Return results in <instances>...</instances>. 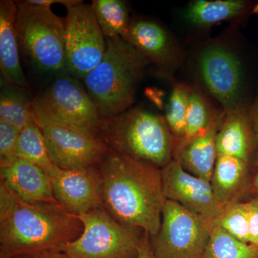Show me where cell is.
Returning <instances> with one entry per match:
<instances>
[{
  "label": "cell",
  "instance_id": "cell-4",
  "mask_svg": "<svg viewBox=\"0 0 258 258\" xmlns=\"http://www.w3.org/2000/svg\"><path fill=\"white\" fill-rule=\"evenodd\" d=\"M100 137L112 150L160 169L173 160L176 139L165 118L143 108L102 119Z\"/></svg>",
  "mask_w": 258,
  "mask_h": 258
},
{
  "label": "cell",
  "instance_id": "cell-3",
  "mask_svg": "<svg viewBox=\"0 0 258 258\" xmlns=\"http://www.w3.org/2000/svg\"><path fill=\"white\" fill-rule=\"evenodd\" d=\"M106 50L99 64L83 80L101 119L130 109L139 83L150 61L122 37L106 39Z\"/></svg>",
  "mask_w": 258,
  "mask_h": 258
},
{
  "label": "cell",
  "instance_id": "cell-26",
  "mask_svg": "<svg viewBox=\"0 0 258 258\" xmlns=\"http://www.w3.org/2000/svg\"><path fill=\"white\" fill-rule=\"evenodd\" d=\"M191 88L185 83L176 84L166 108L164 118L176 140L186 137V115Z\"/></svg>",
  "mask_w": 258,
  "mask_h": 258
},
{
  "label": "cell",
  "instance_id": "cell-7",
  "mask_svg": "<svg viewBox=\"0 0 258 258\" xmlns=\"http://www.w3.org/2000/svg\"><path fill=\"white\" fill-rule=\"evenodd\" d=\"M79 81L66 71L55 75L50 86L32 99L34 115L100 137L101 116Z\"/></svg>",
  "mask_w": 258,
  "mask_h": 258
},
{
  "label": "cell",
  "instance_id": "cell-8",
  "mask_svg": "<svg viewBox=\"0 0 258 258\" xmlns=\"http://www.w3.org/2000/svg\"><path fill=\"white\" fill-rule=\"evenodd\" d=\"M215 220L189 211L179 204L166 200L157 235L150 236L157 258H203Z\"/></svg>",
  "mask_w": 258,
  "mask_h": 258
},
{
  "label": "cell",
  "instance_id": "cell-12",
  "mask_svg": "<svg viewBox=\"0 0 258 258\" xmlns=\"http://www.w3.org/2000/svg\"><path fill=\"white\" fill-rule=\"evenodd\" d=\"M161 178L166 200L193 213L215 220L225 208L217 200L210 181L185 171L174 159L161 169Z\"/></svg>",
  "mask_w": 258,
  "mask_h": 258
},
{
  "label": "cell",
  "instance_id": "cell-14",
  "mask_svg": "<svg viewBox=\"0 0 258 258\" xmlns=\"http://www.w3.org/2000/svg\"><path fill=\"white\" fill-rule=\"evenodd\" d=\"M47 176L56 201L71 213L79 216L102 208L98 181L93 169L66 170L55 165Z\"/></svg>",
  "mask_w": 258,
  "mask_h": 258
},
{
  "label": "cell",
  "instance_id": "cell-20",
  "mask_svg": "<svg viewBox=\"0 0 258 258\" xmlns=\"http://www.w3.org/2000/svg\"><path fill=\"white\" fill-rule=\"evenodd\" d=\"M249 12L257 13L258 3L245 0H195L188 5L184 17L194 25L206 27L238 18Z\"/></svg>",
  "mask_w": 258,
  "mask_h": 258
},
{
  "label": "cell",
  "instance_id": "cell-9",
  "mask_svg": "<svg viewBox=\"0 0 258 258\" xmlns=\"http://www.w3.org/2000/svg\"><path fill=\"white\" fill-rule=\"evenodd\" d=\"M66 9V71L83 80L101 62L106 40L91 4L82 2Z\"/></svg>",
  "mask_w": 258,
  "mask_h": 258
},
{
  "label": "cell",
  "instance_id": "cell-11",
  "mask_svg": "<svg viewBox=\"0 0 258 258\" xmlns=\"http://www.w3.org/2000/svg\"><path fill=\"white\" fill-rule=\"evenodd\" d=\"M198 64L204 84L222 111L227 113L246 104L242 64L227 44L214 41L205 45L199 54Z\"/></svg>",
  "mask_w": 258,
  "mask_h": 258
},
{
  "label": "cell",
  "instance_id": "cell-10",
  "mask_svg": "<svg viewBox=\"0 0 258 258\" xmlns=\"http://www.w3.org/2000/svg\"><path fill=\"white\" fill-rule=\"evenodd\" d=\"M34 117L43 134L51 159L60 169H93L108 152V146L100 137L48 118Z\"/></svg>",
  "mask_w": 258,
  "mask_h": 258
},
{
  "label": "cell",
  "instance_id": "cell-16",
  "mask_svg": "<svg viewBox=\"0 0 258 258\" xmlns=\"http://www.w3.org/2000/svg\"><path fill=\"white\" fill-rule=\"evenodd\" d=\"M224 115L200 134L176 140L173 159L185 171L206 181L211 180L216 162L217 134Z\"/></svg>",
  "mask_w": 258,
  "mask_h": 258
},
{
  "label": "cell",
  "instance_id": "cell-33",
  "mask_svg": "<svg viewBox=\"0 0 258 258\" xmlns=\"http://www.w3.org/2000/svg\"><path fill=\"white\" fill-rule=\"evenodd\" d=\"M249 112L258 143V93L254 103L249 107Z\"/></svg>",
  "mask_w": 258,
  "mask_h": 258
},
{
  "label": "cell",
  "instance_id": "cell-21",
  "mask_svg": "<svg viewBox=\"0 0 258 258\" xmlns=\"http://www.w3.org/2000/svg\"><path fill=\"white\" fill-rule=\"evenodd\" d=\"M34 118L32 99L26 88L1 85L0 119L21 131Z\"/></svg>",
  "mask_w": 258,
  "mask_h": 258
},
{
  "label": "cell",
  "instance_id": "cell-25",
  "mask_svg": "<svg viewBox=\"0 0 258 258\" xmlns=\"http://www.w3.org/2000/svg\"><path fill=\"white\" fill-rule=\"evenodd\" d=\"M225 115L212 108L210 101L197 88H191L186 115V137H191L208 129ZM185 137V138H186Z\"/></svg>",
  "mask_w": 258,
  "mask_h": 258
},
{
  "label": "cell",
  "instance_id": "cell-31",
  "mask_svg": "<svg viewBox=\"0 0 258 258\" xmlns=\"http://www.w3.org/2000/svg\"><path fill=\"white\" fill-rule=\"evenodd\" d=\"M28 3L32 5H41V6L49 7L55 4L64 5L66 8L74 6L82 3L81 0H27Z\"/></svg>",
  "mask_w": 258,
  "mask_h": 258
},
{
  "label": "cell",
  "instance_id": "cell-24",
  "mask_svg": "<svg viewBox=\"0 0 258 258\" xmlns=\"http://www.w3.org/2000/svg\"><path fill=\"white\" fill-rule=\"evenodd\" d=\"M203 258H258V247L237 240L215 222Z\"/></svg>",
  "mask_w": 258,
  "mask_h": 258
},
{
  "label": "cell",
  "instance_id": "cell-29",
  "mask_svg": "<svg viewBox=\"0 0 258 258\" xmlns=\"http://www.w3.org/2000/svg\"><path fill=\"white\" fill-rule=\"evenodd\" d=\"M244 203L248 215L250 244L258 247V197L249 199Z\"/></svg>",
  "mask_w": 258,
  "mask_h": 258
},
{
  "label": "cell",
  "instance_id": "cell-28",
  "mask_svg": "<svg viewBox=\"0 0 258 258\" xmlns=\"http://www.w3.org/2000/svg\"><path fill=\"white\" fill-rule=\"evenodd\" d=\"M20 131L0 119V166L9 165L17 157V145Z\"/></svg>",
  "mask_w": 258,
  "mask_h": 258
},
{
  "label": "cell",
  "instance_id": "cell-32",
  "mask_svg": "<svg viewBox=\"0 0 258 258\" xmlns=\"http://www.w3.org/2000/svg\"><path fill=\"white\" fill-rule=\"evenodd\" d=\"M137 258H157L154 255L152 244H151L150 235L146 233L139 247V256Z\"/></svg>",
  "mask_w": 258,
  "mask_h": 258
},
{
  "label": "cell",
  "instance_id": "cell-30",
  "mask_svg": "<svg viewBox=\"0 0 258 258\" xmlns=\"http://www.w3.org/2000/svg\"><path fill=\"white\" fill-rule=\"evenodd\" d=\"M11 258H72L59 249L42 251L35 253L22 254Z\"/></svg>",
  "mask_w": 258,
  "mask_h": 258
},
{
  "label": "cell",
  "instance_id": "cell-23",
  "mask_svg": "<svg viewBox=\"0 0 258 258\" xmlns=\"http://www.w3.org/2000/svg\"><path fill=\"white\" fill-rule=\"evenodd\" d=\"M91 5L105 38L124 36L132 21L125 2L93 0Z\"/></svg>",
  "mask_w": 258,
  "mask_h": 258
},
{
  "label": "cell",
  "instance_id": "cell-17",
  "mask_svg": "<svg viewBox=\"0 0 258 258\" xmlns=\"http://www.w3.org/2000/svg\"><path fill=\"white\" fill-rule=\"evenodd\" d=\"M1 181L23 201L29 203H57L46 173L28 161L18 159L0 166Z\"/></svg>",
  "mask_w": 258,
  "mask_h": 258
},
{
  "label": "cell",
  "instance_id": "cell-13",
  "mask_svg": "<svg viewBox=\"0 0 258 258\" xmlns=\"http://www.w3.org/2000/svg\"><path fill=\"white\" fill-rule=\"evenodd\" d=\"M122 38L143 54L164 76H172L184 60L182 50L174 37L153 20H132Z\"/></svg>",
  "mask_w": 258,
  "mask_h": 258
},
{
  "label": "cell",
  "instance_id": "cell-15",
  "mask_svg": "<svg viewBox=\"0 0 258 258\" xmlns=\"http://www.w3.org/2000/svg\"><path fill=\"white\" fill-rule=\"evenodd\" d=\"M248 105L225 113L217 134V156L238 158L258 169V143Z\"/></svg>",
  "mask_w": 258,
  "mask_h": 258
},
{
  "label": "cell",
  "instance_id": "cell-19",
  "mask_svg": "<svg viewBox=\"0 0 258 258\" xmlns=\"http://www.w3.org/2000/svg\"><path fill=\"white\" fill-rule=\"evenodd\" d=\"M16 3L0 2V71L1 85H15L26 88L28 81L20 59V47L15 31Z\"/></svg>",
  "mask_w": 258,
  "mask_h": 258
},
{
  "label": "cell",
  "instance_id": "cell-22",
  "mask_svg": "<svg viewBox=\"0 0 258 258\" xmlns=\"http://www.w3.org/2000/svg\"><path fill=\"white\" fill-rule=\"evenodd\" d=\"M17 157L39 166L47 174L55 166L49 154L43 134L35 118L20 131Z\"/></svg>",
  "mask_w": 258,
  "mask_h": 258
},
{
  "label": "cell",
  "instance_id": "cell-6",
  "mask_svg": "<svg viewBox=\"0 0 258 258\" xmlns=\"http://www.w3.org/2000/svg\"><path fill=\"white\" fill-rule=\"evenodd\" d=\"M83 232L61 251L72 258H137L146 232L120 223L105 209H95L78 216Z\"/></svg>",
  "mask_w": 258,
  "mask_h": 258
},
{
  "label": "cell",
  "instance_id": "cell-1",
  "mask_svg": "<svg viewBox=\"0 0 258 258\" xmlns=\"http://www.w3.org/2000/svg\"><path fill=\"white\" fill-rule=\"evenodd\" d=\"M93 171L102 208L120 223L157 235L166 200L161 169L108 148Z\"/></svg>",
  "mask_w": 258,
  "mask_h": 258
},
{
  "label": "cell",
  "instance_id": "cell-18",
  "mask_svg": "<svg viewBox=\"0 0 258 258\" xmlns=\"http://www.w3.org/2000/svg\"><path fill=\"white\" fill-rule=\"evenodd\" d=\"M256 171L238 158L217 156L210 180L217 200L225 207L249 200L251 182Z\"/></svg>",
  "mask_w": 258,
  "mask_h": 258
},
{
  "label": "cell",
  "instance_id": "cell-34",
  "mask_svg": "<svg viewBox=\"0 0 258 258\" xmlns=\"http://www.w3.org/2000/svg\"><path fill=\"white\" fill-rule=\"evenodd\" d=\"M255 197H258V170L254 171L252 176L249 199L255 198Z\"/></svg>",
  "mask_w": 258,
  "mask_h": 258
},
{
  "label": "cell",
  "instance_id": "cell-27",
  "mask_svg": "<svg viewBox=\"0 0 258 258\" xmlns=\"http://www.w3.org/2000/svg\"><path fill=\"white\" fill-rule=\"evenodd\" d=\"M215 222L237 240L250 244L248 215L244 202L225 206Z\"/></svg>",
  "mask_w": 258,
  "mask_h": 258
},
{
  "label": "cell",
  "instance_id": "cell-5",
  "mask_svg": "<svg viewBox=\"0 0 258 258\" xmlns=\"http://www.w3.org/2000/svg\"><path fill=\"white\" fill-rule=\"evenodd\" d=\"M15 31L20 50L39 71H66L64 20L49 7L15 2Z\"/></svg>",
  "mask_w": 258,
  "mask_h": 258
},
{
  "label": "cell",
  "instance_id": "cell-2",
  "mask_svg": "<svg viewBox=\"0 0 258 258\" xmlns=\"http://www.w3.org/2000/svg\"><path fill=\"white\" fill-rule=\"evenodd\" d=\"M83 232L81 219L60 204L27 203L0 182V258L60 250Z\"/></svg>",
  "mask_w": 258,
  "mask_h": 258
}]
</instances>
